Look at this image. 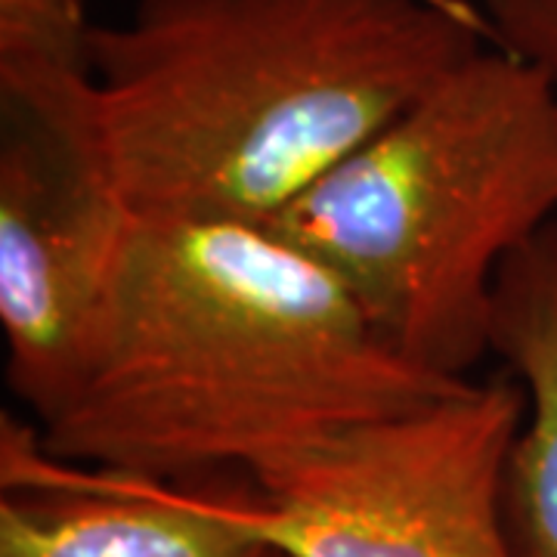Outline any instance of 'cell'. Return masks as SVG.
<instances>
[{
    "mask_svg": "<svg viewBox=\"0 0 557 557\" xmlns=\"http://www.w3.org/2000/svg\"><path fill=\"white\" fill-rule=\"evenodd\" d=\"M134 220L94 127L3 112L0 329L7 384L35 424L72 391Z\"/></svg>",
    "mask_w": 557,
    "mask_h": 557,
    "instance_id": "obj_5",
    "label": "cell"
},
{
    "mask_svg": "<svg viewBox=\"0 0 557 557\" xmlns=\"http://www.w3.org/2000/svg\"><path fill=\"white\" fill-rule=\"evenodd\" d=\"M245 474L152 480L44 453L3 416L0 557H273L242 518Z\"/></svg>",
    "mask_w": 557,
    "mask_h": 557,
    "instance_id": "obj_6",
    "label": "cell"
},
{
    "mask_svg": "<svg viewBox=\"0 0 557 557\" xmlns=\"http://www.w3.org/2000/svg\"><path fill=\"white\" fill-rule=\"evenodd\" d=\"M557 220V94L486 44L267 220L399 357L468 379L493 357L498 273Z\"/></svg>",
    "mask_w": 557,
    "mask_h": 557,
    "instance_id": "obj_3",
    "label": "cell"
},
{
    "mask_svg": "<svg viewBox=\"0 0 557 557\" xmlns=\"http://www.w3.org/2000/svg\"><path fill=\"white\" fill-rule=\"evenodd\" d=\"M493 40L461 0H137L90 127L137 220H273Z\"/></svg>",
    "mask_w": 557,
    "mask_h": 557,
    "instance_id": "obj_2",
    "label": "cell"
},
{
    "mask_svg": "<svg viewBox=\"0 0 557 557\" xmlns=\"http://www.w3.org/2000/svg\"><path fill=\"white\" fill-rule=\"evenodd\" d=\"M493 44L533 62L557 94V0H480Z\"/></svg>",
    "mask_w": 557,
    "mask_h": 557,
    "instance_id": "obj_9",
    "label": "cell"
},
{
    "mask_svg": "<svg viewBox=\"0 0 557 557\" xmlns=\"http://www.w3.org/2000/svg\"><path fill=\"white\" fill-rule=\"evenodd\" d=\"M493 357L527 394L505 468V523L518 557H557V220L498 273Z\"/></svg>",
    "mask_w": 557,
    "mask_h": 557,
    "instance_id": "obj_7",
    "label": "cell"
},
{
    "mask_svg": "<svg viewBox=\"0 0 557 557\" xmlns=\"http://www.w3.org/2000/svg\"><path fill=\"white\" fill-rule=\"evenodd\" d=\"M515 375L304 443L245 474L242 518L276 557H518L505 468Z\"/></svg>",
    "mask_w": 557,
    "mask_h": 557,
    "instance_id": "obj_4",
    "label": "cell"
},
{
    "mask_svg": "<svg viewBox=\"0 0 557 557\" xmlns=\"http://www.w3.org/2000/svg\"><path fill=\"white\" fill-rule=\"evenodd\" d=\"M468 381L399 357L338 278L263 223L134 220L72 391L35 434L84 468L248 474Z\"/></svg>",
    "mask_w": 557,
    "mask_h": 557,
    "instance_id": "obj_1",
    "label": "cell"
},
{
    "mask_svg": "<svg viewBox=\"0 0 557 557\" xmlns=\"http://www.w3.org/2000/svg\"><path fill=\"white\" fill-rule=\"evenodd\" d=\"M87 0H0L3 112L90 124Z\"/></svg>",
    "mask_w": 557,
    "mask_h": 557,
    "instance_id": "obj_8",
    "label": "cell"
},
{
    "mask_svg": "<svg viewBox=\"0 0 557 557\" xmlns=\"http://www.w3.org/2000/svg\"><path fill=\"white\" fill-rule=\"evenodd\" d=\"M273 557H276V555H273Z\"/></svg>",
    "mask_w": 557,
    "mask_h": 557,
    "instance_id": "obj_10",
    "label": "cell"
}]
</instances>
